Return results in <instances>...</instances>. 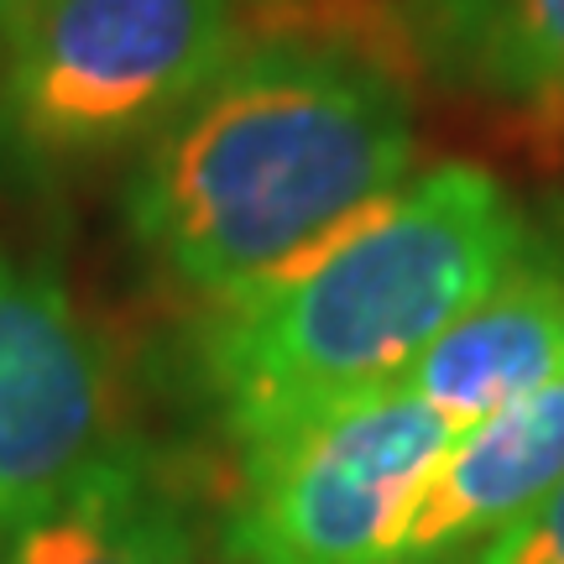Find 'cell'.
<instances>
[{
    "label": "cell",
    "instance_id": "obj_6",
    "mask_svg": "<svg viewBox=\"0 0 564 564\" xmlns=\"http://www.w3.org/2000/svg\"><path fill=\"white\" fill-rule=\"evenodd\" d=\"M413 74L564 147V0H398Z\"/></svg>",
    "mask_w": 564,
    "mask_h": 564
},
{
    "label": "cell",
    "instance_id": "obj_2",
    "mask_svg": "<svg viewBox=\"0 0 564 564\" xmlns=\"http://www.w3.org/2000/svg\"><path fill=\"white\" fill-rule=\"evenodd\" d=\"M528 257L518 199L476 162L423 167L350 236L282 278L204 303L194 371L236 449L403 382L486 288Z\"/></svg>",
    "mask_w": 564,
    "mask_h": 564
},
{
    "label": "cell",
    "instance_id": "obj_8",
    "mask_svg": "<svg viewBox=\"0 0 564 564\" xmlns=\"http://www.w3.org/2000/svg\"><path fill=\"white\" fill-rule=\"evenodd\" d=\"M564 371V257H533L465 308L403 371V392L449 429L491 419Z\"/></svg>",
    "mask_w": 564,
    "mask_h": 564
},
{
    "label": "cell",
    "instance_id": "obj_10",
    "mask_svg": "<svg viewBox=\"0 0 564 564\" xmlns=\"http://www.w3.org/2000/svg\"><path fill=\"white\" fill-rule=\"evenodd\" d=\"M476 564H564V481L544 491L512 528L476 554Z\"/></svg>",
    "mask_w": 564,
    "mask_h": 564
},
{
    "label": "cell",
    "instance_id": "obj_5",
    "mask_svg": "<svg viewBox=\"0 0 564 564\" xmlns=\"http://www.w3.org/2000/svg\"><path fill=\"white\" fill-rule=\"evenodd\" d=\"M141 455L110 350L47 267L0 241V539Z\"/></svg>",
    "mask_w": 564,
    "mask_h": 564
},
{
    "label": "cell",
    "instance_id": "obj_1",
    "mask_svg": "<svg viewBox=\"0 0 564 564\" xmlns=\"http://www.w3.org/2000/svg\"><path fill=\"white\" fill-rule=\"evenodd\" d=\"M419 162L413 63L392 6L257 17L220 74L126 173L152 272L225 303L314 262Z\"/></svg>",
    "mask_w": 564,
    "mask_h": 564
},
{
    "label": "cell",
    "instance_id": "obj_11",
    "mask_svg": "<svg viewBox=\"0 0 564 564\" xmlns=\"http://www.w3.org/2000/svg\"><path fill=\"white\" fill-rule=\"evenodd\" d=\"M21 6H26V0H0V26H6V21H11V17H17Z\"/></svg>",
    "mask_w": 564,
    "mask_h": 564
},
{
    "label": "cell",
    "instance_id": "obj_7",
    "mask_svg": "<svg viewBox=\"0 0 564 564\" xmlns=\"http://www.w3.org/2000/svg\"><path fill=\"white\" fill-rule=\"evenodd\" d=\"M564 481V371L455 434L408 512L392 564H460Z\"/></svg>",
    "mask_w": 564,
    "mask_h": 564
},
{
    "label": "cell",
    "instance_id": "obj_4",
    "mask_svg": "<svg viewBox=\"0 0 564 564\" xmlns=\"http://www.w3.org/2000/svg\"><path fill=\"white\" fill-rule=\"evenodd\" d=\"M460 429L377 387L246 449L220 564H392L398 533Z\"/></svg>",
    "mask_w": 564,
    "mask_h": 564
},
{
    "label": "cell",
    "instance_id": "obj_3",
    "mask_svg": "<svg viewBox=\"0 0 564 564\" xmlns=\"http://www.w3.org/2000/svg\"><path fill=\"white\" fill-rule=\"evenodd\" d=\"M236 37V0H26L0 26V183L58 194L137 162Z\"/></svg>",
    "mask_w": 564,
    "mask_h": 564
},
{
    "label": "cell",
    "instance_id": "obj_9",
    "mask_svg": "<svg viewBox=\"0 0 564 564\" xmlns=\"http://www.w3.org/2000/svg\"><path fill=\"white\" fill-rule=\"evenodd\" d=\"M0 564H199L188 507L141 455L6 539Z\"/></svg>",
    "mask_w": 564,
    "mask_h": 564
}]
</instances>
